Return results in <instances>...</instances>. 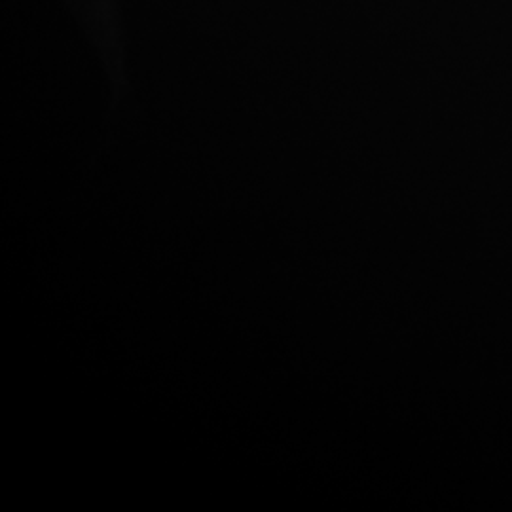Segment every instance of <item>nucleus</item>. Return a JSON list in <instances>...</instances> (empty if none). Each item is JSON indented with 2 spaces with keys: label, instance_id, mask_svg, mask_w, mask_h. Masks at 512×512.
Masks as SVG:
<instances>
[]
</instances>
